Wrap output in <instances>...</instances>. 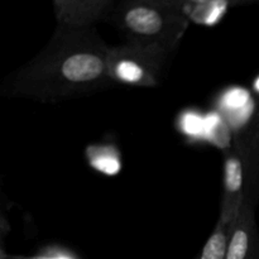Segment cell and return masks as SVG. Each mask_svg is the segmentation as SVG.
I'll return each mask as SVG.
<instances>
[{"mask_svg":"<svg viewBox=\"0 0 259 259\" xmlns=\"http://www.w3.org/2000/svg\"><path fill=\"white\" fill-rule=\"evenodd\" d=\"M109 48L94 27L57 25L48 45L4 81L2 94L56 103L109 88Z\"/></svg>","mask_w":259,"mask_h":259,"instance_id":"1","label":"cell"},{"mask_svg":"<svg viewBox=\"0 0 259 259\" xmlns=\"http://www.w3.org/2000/svg\"><path fill=\"white\" fill-rule=\"evenodd\" d=\"M89 159H90V164H93L96 169L109 175L116 174L120 167L118 157L115 156V152L110 147L91 148L89 151Z\"/></svg>","mask_w":259,"mask_h":259,"instance_id":"8","label":"cell"},{"mask_svg":"<svg viewBox=\"0 0 259 259\" xmlns=\"http://www.w3.org/2000/svg\"><path fill=\"white\" fill-rule=\"evenodd\" d=\"M248 151L254 152V153L259 154V110L257 113V116L254 119L252 128H250L249 136H248L247 141L243 144Z\"/></svg>","mask_w":259,"mask_h":259,"instance_id":"10","label":"cell"},{"mask_svg":"<svg viewBox=\"0 0 259 259\" xmlns=\"http://www.w3.org/2000/svg\"><path fill=\"white\" fill-rule=\"evenodd\" d=\"M252 2H253V3H255V2H259V0H252Z\"/></svg>","mask_w":259,"mask_h":259,"instance_id":"12","label":"cell"},{"mask_svg":"<svg viewBox=\"0 0 259 259\" xmlns=\"http://www.w3.org/2000/svg\"><path fill=\"white\" fill-rule=\"evenodd\" d=\"M82 27H94L106 20L115 8V0H77Z\"/></svg>","mask_w":259,"mask_h":259,"instance_id":"7","label":"cell"},{"mask_svg":"<svg viewBox=\"0 0 259 259\" xmlns=\"http://www.w3.org/2000/svg\"><path fill=\"white\" fill-rule=\"evenodd\" d=\"M232 227L233 225L218 222L202 249L192 259H224Z\"/></svg>","mask_w":259,"mask_h":259,"instance_id":"6","label":"cell"},{"mask_svg":"<svg viewBox=\"0 0 259 259\" xmlns=\"http://www.w3.org/2000/svg\"><path fill=\"white\" fill-rule=\"evenodd\" d=\"M247 189V164L242 149H233L225 154L224 184L219 222L234 224L239 215Z\"/></svg>","mask_w":259,"mask_h":259,"instance_id":"4","label":"cell"},{"mask_svg":"<svg viewBox=\"0 0 259 259\" xmlns=\"http://www.w3.org/2000/svg\"><path fill=\"white\" fill-rule=\"evenodd\" d=\"M58 25L82 27L77 0H53Z\"/></svg>","mask_w":259,"mask_h":259,"instance_id":"9","label":"cell"},{"mask_svg":"<svg viewBox=\"0 0 259 259\" xmlns=\"http://www.w3.org/2000/svg\"><path fill=\"white\" fill-rule=\"evenodd\" d=\"M172 52L154 46L125 42L109 48V75L113 82L154 88L163 76Z\"/></svg>","mask_w":259,"mask_h":259,"instance_id":"3","label":"cell"},{"mask_svg":"<svg viewBox=\"0 0 259 259\" xmlns=\"http://www.w3.org/2000/svg\"><path fill=\"white\" fill-rule=\"evenodd\" d=\"M175 2L179 4V7L181 8V9L184 10L187 15L192 9L200 7V5L206 4V3L211 2V0H175ZM247 2H248V4H252L253 3L252 0H247Z\"/></svg>","mask_w":259,"mask_h":259,"instance_id":"11","label":"cell"},{"mask_svg":"<svg viewBox=\"0 0 259 259\" xmlns=\"http://www.w3.org/2000/svg\"><path fill=\"white\" fill-rule=\"evenodd\" d=\"M257 197L245 194L242 209L232 227L224 259H259V230L254 212Z\"/></svg>","mask_w":259,"mask_h":259,"instance_id":"5","label":"cell"},{"mask_svg":"<svg viewBox=\"0 0 259 259\" xmlns=\"http://www.w3.org/2000/svg\"><path fill=\"white\" fill-rule=\"evenodd\" d=\"M126 42L174 52L190 19L175 0H121L109 17Z\"/></svg>","mask_w":259,"mask_h":259,"instance_id":"2","label":"cell"}]
</instances>
